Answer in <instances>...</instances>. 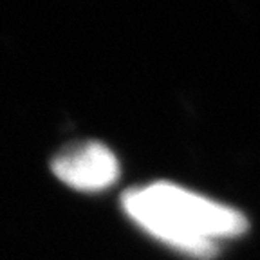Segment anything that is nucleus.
I'll return each instance as SVG.
<instances>
[{
	"instance_id": "obj_1",
	"label": "nucleus",
	"mask_w": 260,
	"mask_h": 260,
	"mask_svg": "<svg viewBox=\"0 0 260 260\" xmlns=\"http://www.w3.org/2000/svg\"><path fill=\"white\" fill-rule=\"evenodd\" d=\"M121 206L146 233L199 258L215 255L217 240L248 230L239 210L165 181L125 191Z\"/></svg>"
},
{
	"instance_id": "obj_2",
	"label": "nucleus",
	"mask_w": 260,
	"mask_h": 260,
	"mask_svg": "<svg viewBox=\"0 0 260 260\" xmlns=\"http://www.w3.org/2000/svg\"><path fill=\"white\" fill-rule=\"evenodd\" d=\"M53 174L76 190H105L119 177L118 157L109 146L98 141L73 145L61 150L51 162Z\"/></svg>"
}]
</instances>
